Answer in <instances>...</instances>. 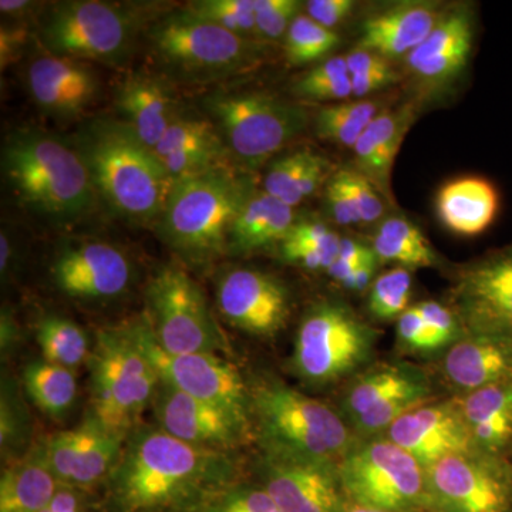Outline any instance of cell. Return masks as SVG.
Listing matches in <instances>:
<instances>
[{
    "label": "cell",
    "instance_id": "51",
    "mask_svg": "<svg viewBox=\"0 0 512 512\" xmlns=\"http://www.w3.org/2000/svg\"><path fill=\"white\" fill-rule=\"evenodd\" d=\"M281 255L289 264L298 265L301 268L315 272H328L330 266L335 262L328 255L318 251V249L292 241L282 242Z\"/></svg>",
    "mask_w": 512,
    "mask_h": 512
},
{
    "label": "cell",
    "instance_id": "32",
    "mask_svg": "<svg viewBox=\"0 0 512 512\" xmlns=\"http://www.w3.org/2000/svg\"><path fill=\"white\" fill-rule=\"evenodd\" d=\"M372 249L379 262H392L402 268H433L439 255L429 239L414 222L403 217H390L377 228Z\"/></svg>",
    "mask_w": 512,
    "mask_h": 512
},
{
    "label": "cell",
    "instance_id": "45",
    "mask_svg": "<svg viewBox=\"0 0 512 512\" xmlns=\"http://www.w3.org/2000/svg\"><path fill=\"white\" fill-rule=\"evenodd\" d=\"M397 339L407 352L429 353L430 355V353L441 350L417 305L407 309L397 319Z\"/></svg>",
    "mask_w": 512,
    "mask_h": 512
},
{
    "label": "cell",
    "instance_id": "7",
    "mask_svg": "<svg viewBox=\"0 0 512 512\" xmlns=\"http://www.w3.org/2000/svg\"><path fill=\"white\" fill-rule=\"evenodd\" d=\"M89 365V416L127 440L148 404L153 403L160 384L156 370L138 348L127 325L99 332Z\"/></svg>",
    "mask_w": 512,
    "mask_h": 512
},
{
    "label": "cell",
    "instance_id": "2",
    "mask_svg": "<svg viewBox=\"0 0 512 512\" xmlns=\"http://www.w3.org/2000/svg\"><path fill=\"white\" fill-rule=\"evenodd\" d=\"M74 147L111 210L130 221H158L173 180L131 127L121 120H94L79 131Z\"/></svg>",
    "mask_w": 512,
    "mask_h": 512
},
{
    "label": "cell",
    "instance_id": "50",
    "mask_svg": "<svg viewBox=\"0 0 512 512\" xmlns=\"http://www.w3.org/2000/svg\"><path fill=\"white\" fill-rule=\"evenodd\" d=\"M350 79H352L353 96L362 99V97L370 96V94L392 86V84L399 82L402 77L389 63L386 66L379 67V69L353 74Z\"/></svg>",
    "mask_w": 512,
    "mask_h": 512
},
{
    "label": "cell",
    "instance_id": "8",
    "mask_svg": "<svg viewBox=\"0 0 512 512\" xmlns=\"http://www.w3.org/2000/svg\"><path fill=\"white\" fill-rule=\"evenodd\" d=\"M376 342V330L350 306L326 299L312 305L299 323L293 369L312 386H329L369 365Z\"/></svg>",
    "mask_w": 512,
    "mask_h": 512
},
{
    "label": "cell",
    "instance_id": "60",
    "mask_svg": "<svg viewBox=\"0 0 512 512\" xmlns=\"http://www.w3.org/2000/svg\"><path fill=\"white\" fill-rule=\"evenodd\" d=\"M340 512H384L372 510V508L362 507V505H357L352 503V501L346 500V503L343 504L342 510Z\"/></svg>",
    "mask_w": 512,
    "mask_h": 512
},
{
    "label": "cell",
    "instance_id": "17",
    "mask_svg": "<svg viewBox=\"0 0 512 512\" xmlns=\"http://www.w3.org/2000/svg\"><path fill=\"white\" fill-rule=\"evenodd\" d=\"M218 308L235 328L256 336H274L285 328L291 311L286 286L258 269L235 268L221 276Z\"/></svg>",
    "mask_w": 512,
    "mask_h": 512
},
{
    "label": "cell",
    "instance_id": "33",
    "mask_svg": "<svg viewBox=\"0 0 512 512\" xmlns=\"http://www.w3.org/2000/svg\"><path fill=\"white\" fill-rule=\"evenodd\" d=\"M23 383L30 399L52 417H60L69 412L76 400L77 380L73 370L45 359L26 366Z\"/></svg>",
    "mask_w": 512,
    "mask_h": 512
},
{
    "label": "cell",
    "instance_id": "35",
    "mask_svg": "<svg viewBox=\"0 0 512 512\" xmlns=\"http://www.w3.org/2000/svg\"><path fill=\"white\" fill-rule=\"evenodd\" d=\"M36 340L43 359L73 370L89 360V338L79 325L62 316H45L36 326Z\"/></svg>",
    "mask_w": 512,
    "mask_h": 512
},
{
    "label": "cell",
    "instance_id": "41",
    "mask_svg": "<svg viewBox=\"0 0 512 512\" xmlns=\"http://www.w3.org/2000/svg\"><path fill=\"white\" fill-rule=\"evenodd\" d=\"M309 156L311 151L301 150L278 158L265 175L264 191L289 207L295 208L296 205L301 204L299 178L308 163Z\"/></svg>",
    "mask_w": 512,
    "mask_h": 512
},
{
    "label": "cell",
    "instance_id": "55",
    "mask_svg": "<svg viewBox=\"0 0 512 512\" xmlns=\"http://www.w3.org/2000/svg\"><path fill=\"white\" fill-rule=\"evenodd\" d=\"M338 258L345 259V261L356 265L366 264V262L370 261H379L372 247H366V245L350 238H342Z\"/></svg>",
    "mask_w": 512,
    "mask_h": 512
},
{
    "label": "cell",
    "instance_id": "1",
    "mask_svg": "<svg viewBox=\"0 0 512 512\" xmlns=\"http://www.w3.org/2000/svg\"><path fill=\"white\" fill-rule=\"evenodd\" d=\"M225 451L190 446L154 427L127 437L109 477L110 512H200L234 485Z\"/></svg>",
    "mask_w": 512,
    "mask_h": 512
},
{
    "label": "cell",
    "instance_id": "57",
    "mask_svg": "<svg viewBox=\"0 0 512 512\" xmlns=\"http://www.w3.org/2000/svg\"><path fill=\"white\" fill-rule=\"evenodd\" d=\"M37 3L28 2V0H2L0 2V12L2 15L12 16V18H20L26 16L35 8Z\"/></svg>",
    "mask_w": 512,
    "mask_h": 512
},
{
    "label": "cell",
    "instance_id": "34",
    "mask_svg": "<svg viewBox=\"0 0 512 512\" xmlns=\"http://www.w3.org/2000/svg\"><path fill=\"white\" fill-rule=\"evenodd\" d=\"M380 104L375 100H352L328 104L316 113L315 131L322 140L336 146L353 148L367 126L379 114Z\"/></svg>",
    "mask_w": 512,
    "mask_h": 512
},
{
    "label": "cell",
    "instance_id": "6",
    "mask_svg": "<svg viewBox=\"0 0 512 512\" xmlns=\"http://www.w3.org/2000/svg\"><path fill=\"white\" fill-rule=\"evenodd\" d=\"M147 36L165 72L185 83L217 82L247 72L268 50L264 42L235 35L184 9L158 19Z\"/></svg>",
    "mask_w": 512,
    "mask_h": 512
},
{
    "label": "cell",
    "instance_id": "52",
    "mask_svg": "<svg viewBox=\"0 0 512 512\" xmlns=\"http://www.w3.org/2000/svg\"><path fill=\"white\" fill-rule=\"evenodd\" d=\"M330 164L326 158L312 153L308 158L305 168H303L301 178H299V195L302 201L311 197L322 187L323 181L328 178Z\"/></svg>",
    "mask_w": 512,
    "mask_h": 512
},
{
    "label": "cell",
    "instance_id": "47",
    "mask_svg": "<svg viewBox=\"0 0 512 512\" xmlns=\"http://www.w3.org/2000/svg\"><path fill=\"white\" fill-rule=\"evenodd\" d=\"M285 241L298 242V244L309 245L328 255L333 261L339 256L340 242L342 238L320 221L295 222Z\"/></svg>",
    "mask_w": 512,
    "mask_h": 512
},
{
    "label": "cell",
    "instance_id": "59",
    "mask_svg": "<svg viewBox=\"0 0 512 512\" xmlns=\"http://www.w3.org/2000/svg\"><path fill=\"white\" fill-rule=\"evenodd\" d=\"M10 258H12V244H10L6 232H2V235H0V271H2V275H5V272L8 271Z\"/></svg>",
    "mask_w": 512,
    "mask_h": 512
},
{
    "label": "cell",
    "instance_id": "11",
    "mask_svg": "<svg viewBox=\"0 0 512 512\" xmlns=\"http://www.w3.org/2000/svg\"><path fill=\"white\" fill-rule=\"evenodd\" d=\"M346 500L384 512H426V470L386 437L360 439L339 464Z\"/></svg>",
    "mask_w": 512,
    "mask_h": 512
},
{
    "label": "cell",
    "instance_id": "37",
    "mask_svg": "<svg viewBox=\"0 0 512 512\" xmlns=\"http://www.w3.org/2000/svg\"><path fill=\"white\" fill-rule=\"evenodd\" d=\"M335 30L323 28L308 15H299L284 37L286 62L292 67L318 63L339 45Z\"/></svg>",
    "mask_w": 512,
    "mask_h": 512
},
{
    "label": "cell",
    "instance_id": "10",
    "mask_svg": "<svg viewBox=\"0 0 512 512\" xmlns=\"http://www.w3.org/2000/svg\"><path fill=\"white\" fill-rule=\"evenodd\" d=\"M134 10L100 0H67L50 6L39 23V39L52 56L76 62L123 64L136 43Z\"/></svg>",
    "mask_w": 512,
    "mask_h": 512
},
{
    "label": "cell",
    "instance_id": "44",
    "mask_svg": "<svg viewBox=\"0 0 512 512\" xmlns=\"http://www.w3.org/2000/svg\"><path fill=\"white\" fill-rule=\"evenodd\" d=\"M338 174L355 202L362 224H373L379 221L384 215V197L375 185L370 183L365 175L357 173L355 168L352 170L345 168Z\"/></svg>",
    "mask_w": 512,
    "mask_h": 512
},
{
    "label": "cell",
    "instance_id": "54",
    "mask_svg": "<svg viewBox=\"0 0 512 512\" xmlns=\"http://www.w3.org/2000/svg\"><path fill=\"white\" fill-rule=\"evenodd\" d=\"M49 508L52 512H86L77 488L62 484L53 497L52 503L49 504Z\"/></svg>",
    "mask_w": 512,
    "mask_h": 512
},
{
    "label": "cell",
    "instance_id": "28",
    "mask_svg": "<svg viewBox=\"0 0 512 512\" xmlns=\"http://www.w3.org/2000/svg\"><path fill=\"white\" fill-rule=\"evenodd\" d=\"M477 450L512 460V382L456 397Z\"/></svg>",
    "mask_w": 512,
    "mask_h": 512
},
{
    "label": "cell",
    "instance_id": "21",
    "mask_svg": "<svg viewBox=\"0 0 512 512\" xmlns=\"http://www.w3.org/2000/svg\"><path fill=\"white\" fill-rule=\"evenodd\" d=\"M52 275L57 288L73 298L109 299L126 291L131 265L113 245L84 242L57 255Z\"/></svg>",
    "mask_w": 512,
    "mask_h": 512
},
{
    "label": "cell",
    "instance_id": "42",
    "mask_svg": "<svg viewBox=\"0 0 512 512\" xmlns=\"http://www.w3.org/2000/svg\"><path fill=\"white\" fill-rule=\"evenodd\" d=\"M302 6L298 0H255L256 39L266 43L285 37Z\"/></svg>",
    "mask_w": 512,
    "mask_h": 512
},
{
    "label": "cell",
    "instance_id": "16",
    "mask_svg": "<svg viewBox=\"0 0 512 512\" xmlns=\"http://www.w3.org/2000/svg\"><path fill=\"white\" fill-rule=\"evenodd\" d=\"M124 443L126 440L87 416L80 426L53 434L40 447L59 483L79 490L109 480Z\"/></svg>",
    "mask_w": 512,
    "mask_h": 512
},
{
    "label": "cell",
    "instance_id": "15",
    "mask_svg": "<svg viewBox=\"0 0 512 512\" xmlns=\"http://www.w3.org/2000/svg\"><path fill=\"white\" fill-rule=\"evenodd\" d=\"M453 305L463 329L512 336V242L461 268Z\"/></svg>",
    "mask_w": 512,
    "mask_h": 512
},
{
    "label": "cell",
    "instance_id": "9",
    "mask_svg": "<svg viewBox=\"0 0 512 512\" xmlns=\"http://www.w3.org/2000/svg\"><path fill=\"white\" fill-rule=\"evenodd\" d=\"M204 104L229 154L247 168L261 167L309 126L301 104L271 93L217 92Z\"/></svg>",
    "mask_w": 512,
    "mask_h": 512
},
{
    "label": "cell",
    "instance_id": "5",
    "mask_svg": "<svg viewBox=\"0 0 512 512\" xmlns=\"http://www.w3.org/2000/svg\"><path fill=\"white\" fill-rule=\"evenodd\" d=\"M251 389L252 426L265 454L339 466L359 437L328 404L276 380Z\"/></svg>",
    "mask_w": 512,
    "mask_h": 512
},
{
    "label": "cell",
    "instance_id": "30",
    "mask_svg": "<svg viewBox=\"0 0 512 512\" xmlns=\"http://www.w3.org/2000/svg\"><path fill=\"white\" fill-rule=\"evenodd\" d=\"M295 222L292 207L264 190L255 191L232 227L229 249L247 254L282 244Z\"/></svg>",
    "mask_w": 512,
    "mask_h": 512
},
{
    "label": "cell",
    "instance_id": "22",
    "mask_svg": "<svg viewBox=\"0 0 512 512\" xmlns=\"http://www.w3.org/2000/svg\"><path fill=\"white\" fill-rule=\"evenodd\" d=\"M443 375L461 394L512 382V336L464 329L443 357Z\"/></svg>",
    "mask_w": 512,
    "mask_h": 512
},
{
    "label": "cell",
    "instance_id": "39",
    "mask_svg": "<svg viewBox=\"0 0 512 512\" xmlns=\"http://www.w3.org/2000/svg\"><path fill=\"white\" fill-rule=\"evenodd\" d=\"M207 148H227L215 124L178 113L154 148V153L158 158H164L181 151Z\"/></svg>",
    "mask_w": 512,
    "mask_h": 512
},
{
    "label": "cell",
    "instance_id": "12",
    "mask_svg": "<svg viewBox=\"0 0 512 512\" xmlns=\"http://www.w3.org/2000/svg\"><path fill=\"white\" fill-rule=\"evenodd\" d=\"M160 382L214 404L252 429L251 389L237 369L215 353H168L158 345L147 316L127 323Z\"/></svg>",
    "mask_w": 512,
    "mask_h": 512
},
{
    "label": "cell",
    "instance_id": "26",
    "mask_svg": "<svg viewBox=\"0 0 512 512\" xmlns=\"http://www.w3.org/2000/svg\"><path fill=\"white\" fill-rule=\"evenodd\" d=\"M416 121V106L384 110L367 126L353 147L357 173L365 175L387 201L393 202L392 171L407 131Z\"/></svg>",
    "mask_w": 512,
    "mask_h": 512
},
{
    "label": "cell",
    "instance_id": "58",
    "mask_svg": "<svg viewBox=\"0 0 512 512\" xmlns=\"http://www.w3.org/2000/svg\"><path fill=\"white\" fill-rule=\"evenodd\" d=\"M359 266L360 265L345 261V259L338 258L333 262L332 266H330L328 274L332 276L336 282H339V284L345 285Z\"/></svg>",
    "mask_w": 512,
    "mask_h": 512
},
{
    "label": "cell",
    "instance_id": "43",
    "mask_svg": "<svg viewBox=\"0 0 512 512\" xmlns=\"http://www.w3.org/2000/svg\"><path fill=\"white\" fill-rule=\"evenodd\" d=\"M200 512H282L264 487L232 485Z\"/></svg>",
    "mask_w": 512,
    "mask_h": 512
},
{
    "label": "cell",
    "instance_id": "49",
    "mask_svg": "<svg viewBox=\"0 0 512 512\" xmlns=\"http://www.w3.org/2000/svg\"><path fill=\"white\" fill-rule=\"evenodd\" d=\"M352 0H311L306 2V15L323 28L335 30L352 15Z\"/></svg>",
    "mask_w": 512,
    "mask_h": 512
},
{
    "label": "cell",
    "instance_id": "14",
    "mask_svg": "<svg viewBox=\"0 0 512 512\" xmlns=\"http://www.w3.org/2000/svg\"><path fill=\"white\" fill-rule=\"evenodd\" d=\"M426 512H512V460L474 450L426 470Z\"/></svg>",
    "mask_w": 512,
    "mask_h": 512
},
{
    "label": "cell",
    "instance_id": "38",
    "mask_svg": "<svg viewBox=\"0 0 512 512\" xmlns=\"http://www.w3.org/2000/svg\"><path fill=\"white\" fill-rule=\"evenodd\" d=\"M412 284L410 269L396 266L384 272L375 279L370 288L369 299H367L370 315L382 322L399 319L400 315L409 309Z\"/></svg>",
    "mask_w": 512,
    "mask_h": 512
},
{
    "label": "cell",
    "instance_id": "53",
    "mask_svg": "<svg viewBox=\"0 0 512 512\" xmlns=\"http://www.w3.org/2000/svg\"><path fill=\"white\" fill-rule=\"evenodd\" d=\"M26 42H28V32L25 28L2 26V30H0V63H2V69H5V66H9L18 57V53L22 52Z\"/></svg>",
    "mask_w": 512,
    "mask_h": 512
},
{
    "label": "cell",
    "instance_id": "23",
    "mask_svg": "<svg viewBox=\"0 0 512 512\" xmlns=\"http://www.w3.org/2000/svg\"><path fill=\"white\" fill-rule=\"evenodd\" d=\"M30 96L43 113L74 119L96 100L99 80L86 64L57 56L37 57L28 69Z\"/></svg>",
    "mask_w": 512,
    "mask_h": 512
},
{
    "label": "cell",
    "instance_id": "29",
    "mask_svg": "<svg viewBox=\"0 0 512 512\" xmlns=\"http://www.w3.org/2000/svg\"><path fill=\"white\" fill-rule=\"evenodd\" d=\"M436 207L444 227L463 237H477L497 220L501 197L490 180L470 175L444 185Z\"/></svg>",
    "mask_w": 512,
    "mask_h": 512
},
{
    "label": "cell",
    "instance_id": "3",
    "mask_svg": "<svg viewBox=\"0 0 512 512\" xmlns=\"http://www.w3.org/2000/svg\"><path fill=\"white\" fill-rule=\"evenodd\" d=\"M248 175L229 165L175 181L158 218V234L187 261H214L229 249V235L255 192Z\"/></svg>",
    "mask_w": 512,
    "mask_h": 512
},
{
    "label": "cell",
    "instance_id": "48",
    "mask_svg": "<svg viewBox=\"0 0 512 512\" xmlns=\"http://www.w3.org/2000/svg\"><path fill=\"white\" fill-rule=\"evenodd\" d=\"M326 202H328V210L336 224L342 225V227H355V225L362 224L355 202L350 197L348 188L343 184L338 173L333 175L326 187Z\"/></svg>",
    "mask_w": 512,
    "mask_h": 512
},
{
    "label": "cell",
    "instance_id": "46",
    "mask_svg": "<svg viewBox=\"0 0 512 512\" xmlns=\"http://www.w3.org/2000/svg\"><path fill=\"white\" fill-rule=\"evenodd\" d=\"M417 308L433 332L441 350L450 348L463 335V325L453 309L436 301L421 302Z\"/></svg>",
    "mask_w": 512,
    "mask_h": 512
},
{
    "label": "cell",
    "instance_id": "40",
    "mask_svg": "<svg viewBox=\"0 0 512 512\" xmlns=\"http://www.w3.org/2000/svg\"><path fill=\"white\" fill-rule=\"evenodd\" d=\"M184 10L195 18L220 26L235 35L258 40L255 0H197Z\"/></svg>",
    "mask_w": 512,
    "mask_h": 512
},
{
    "label": "cell",
    "instance_id": "25",
    "mask_svg": "<svg viewBox=\"0 0 512 512\" xmlns=\"http://www.w3.org/2000/svg\"><path fill=\"white\" fill-rule=\"evenodd\" d=\"M431 396L429 377L409 363H384L356 376L343 397L342 409L349 424L363 414L396 402H427Z\"/></svg>",
    "mask_w": 512,
    "mask_h": 512
},
{
    "label": "cell",
    "instance_id": "19",
    "mask_svg": "<svg viewBox=\"0 0 512 512\" xmlns=\"http://www.w3.org/2000/svg\"><path fill=\"white\" fill-rule=\"evenodd\" d=\"M262 487L282 512H340L346 503L339 466L265 454Z\"/></svg>",
    "mask_w": 512,
    "mask_h": 512
},
{
    "label": "cell",
    "instance_id": "18",
    "mask_svg": "<svg viewBox=\"0 0 512 512\" xmlns=\"http://www.w3.org/2000/svg\"><path fill=\"white\" fill-rule=\"evenodd\" d=\"M158 429L190 446L232 450L247 439V424L214 404L188 396L167 383L158 384L153 399Z\"/></svg>",
    "mask_w": 512,
    "mask_h": 512
},
{
    "label": "cell",
    "instance_id": "56",
    "mask_svg": "<svg viewBox=\"0 0 512 512\" xmlns=\"http://www.w3.org/2000/svg\"><path fill=\"white\" fill-rule=\"evenodd\" d=\"M377 265H379V261H370L366 262V264L360 265L359 268L353 272V275L350 276L349 281L343 286H345L346 289H349V291H365L367 286L372 284Z\"/></svg>",
    "mask_w": 512,
    "mask_h": 512
},
{
    "label": "cell",
    "instance_id": "4",
    "mask_svg": "<svg viewBox=\"0 0 512 512\" xmlns=\"http://www.w3.org/2000/svg\"><path fill=\"white\" fill-rule=\"evenodd\" d=\"M6 180L29 208L57 221L92 210L96 188L76 147L40 130H19L3 144Z\"/></svg>",
    "mask_w": 512,
    "mask_h": 512
},
{
    "label": "cell",
    "instance_id": "31",
    "mask_svg": "<svg viewBox=\"0 0 512 512\" xmlns=\"http://www.w3.org/2000/svg\"><path fill=\"white\" fill-rule=\"evenodd\" d=\"M60 483L47 466L42 447L10 464L0 478V512H40L49 507Z\"/></svg>",
    "mask_w": 512,
    "mask_h": 512
},
{
    "label": "cell",
    "instance_id": "20",
    "mask_svg": "<svg viewBox=\"0 0 512 512\" xmlns=\"http://www.w3.org/2000/svg\"><path fill=\"white\" fill-rule=\"evenodd\" d=\"M384 437L412 454L424 470L441 458L476 448L456 399L417 406L394 421Z\"/></svg>",
    "mask_w": 512,
    "mask_h": 512
},
{
    "label": "cell",
    "instance_id": "13",
    "mask_svg": "<svg viewBox=\"0 0 512 512\" xmlns=\"http://www.w3.org/2000/svg\"><path fill=\"white\" fill-rule=\"evenodd\" d=\"M147 320L168 353H215L227 348L200 286L183 269L165 266L147 288Z\"/></svg>",
    "mask_w": 512,
    "mask_h": 512
},
{
    "label": "cell",
    "instance_id": "61",
    "mask_svg": "<svg viewBox=\"0 0 512 512\" xmlns=\"http://www.w3.org/2000/svg\"><path fill=\"white\" fill-rule=\"evenodd\" d=\"M40 512H52V511H50V508H49V507H46V508H45V510H42V511H40Z\"/></svg>",
    "mask_w": 512,
    "mask_h": 512
},
{
    "label": "cell",
    "instance_id": "27",
    "mask_svg": "<svg viewBox=\"0 0 512 512\" xmlns=\"http://www.w3.org/2000/svg\"><path fill=\"white\" fill-rule=\"evenodd\" d=\"M173 97L163 80L150 74H131L117 87L116 107L121 121L154 150L178 114Z\"/></svg>",
    "mask_w": 512,
    "mask_h": 512
},
{
    "label": "cell",
    "instance_id": "36",
    "mask_svg": "<svg viewBox=\"0 0 512 512\" xmlns=\"http://www.w3.org/2000/svg\"><path fill=\"white\" fill-rule=\"evenodd\" d=\"M298 99L313 103H343L353 96L346 56H333L316 64L292 86Z\"/></svg>",
    "mask_w": 512,
    "mask_h": 512
},
{
    "label": "cell",
    "instance_id": "24",
    "mask_svg": "<svg viewBox=\"0 0 512 512\" xmlns=\"http://www.w3.org/2000/svg\"><path fill=\"white\" fill-rule=\"evenodd\" d=\"M444 15L446 12L436 3H397L363 22L357 47L389 62L407 57L430 36Z\"/></svg>",
    "mask_w": 512,
    "mask_h": 512
}]
</instances>
